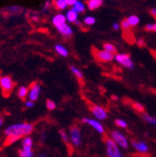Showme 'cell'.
I'll use <instances>...</instances> for the list:
<instances>
[{
	"instance_id": "29",
	"label": "cell",
	"mask_w": 156,
	"mask_h": 157,
	"mask_svg": "<svg viewBox=\"0 0 156 157\" xmlns=\"http://www.w3.org/2000/svg\"><path fill=\"white\" fill-rule=\"evenodd\" d=\"M132 106H133V108L135 109L136 111L140 112V113H144V106L141 105V104H139V103H133L132 104Z\"/></svg>"
},
{
	"instance_id": "22",
	"label": "cell",
	"mask_w": 156,
	"mask_h": 157,
	"mask_svg": "<svg viewBox=\"0 0 156 157\" xmlns=\"http://www.w3.org/2000/svg\"><path fill=\"white\" fill-rule=\"evenodd\" d=\"M127 21L131 25V27H135V26H137L139 24L140 19H139L138 17H136V15H130V17L127 18Z\"/></svg>"
},
{
	"instance_id": "13",
	"label": "cell",
	"mask_w": 156,
	"mask_h": 157,
	"mask_svg": "<svg viewBox=\"0 0 156 157\" xmlns=\"http://www.w3.org/2000/svg\"><path fill=\"white\" fill-rule=\"evenodd\" d=\"M59 32L63 36L65 37H69V36H71L73 35V30L72 28L70 27L69 25L67 24H63V25H61L60 27L57 28Z\"/></svg>"
},
{
	"instance_id": "6",
	"label": "cell",
	"mask_w": 156,
	"mask_h": 157,
	"mask_svg": "<svg viewBox=\"0 0 156 157\" xmlns=\"http://www.w3.org/2000/svg\"><path fill=\"white\" fill-rule=\"evenodd\" d=\"M93 54H94V57L102 62H107V61H111L115 57L114 54L108 52L106 50H97V49H93Z\"/></svg>"
},
{
	"instance_id": "9",
	"label": "cell",
	"mask_w": 156,
	"mask_h": 157,
	"mask_svg": "<svg viewBox=\"0 0 156 157\" xmlns=\"http://www.w3.org/2000/svg\"><path fill=\"white\" fill-rule=\"evenodd\" d=\"M82 122L91 125L93 128H94L97 132L101 133V134H105V128L103 127V124H101L99 121L93 120V119H88V118H83Z\"/></svg>"
},
{
	"instance_id": "32",
	"label": "cell",
	"mask_w": 156,
	"mask_h": 157,
	"mask_svg": "<svg viewBox=\"0 0 156 157\" xmlns=\"http://www.w3.org/2000/svg\"><path fill=\"white\" fill-rule=\"evenodd\" d=\"M34 105H35V103H34L33 101H31V100H29V101H25V105H26V107H28V108L33 107V106H34Z\"/></svg>"
},
{
	"instance_id": "21",
	"label": "cell",
	"mask_w": 156,
	"mask_h": 157,
	"mask_svg": "<svg viewBox=\"0 0 156 157\" xmlns=\"http://www.w3.org/2000/svg\"><path fill=\"white\" fill-rule=\"evenodd\" d=\"M121 28L123 29L124 33H129L131 30V25L128 23L127 19H123L121 22Z\"/></svg>"
},
{
	"instance_id": "14",
	"label": "cell",
	"mask_w": 156,
	"mask_h": 157,
	"mask_svg": "<svg viewBox=\"0 0 156 157\" xmlns=\"http://www.w3.org/2000/svg\"><path fill=\"white\" fill-rule=\"evenodd\" d=\"M22 148L26 151H33V139L30 136H25L22 140Z\"/></svg>"
},
{
	"instance_id": "10",
	"label": "cell",
	"mask_w": 156,
	"mask_h": 157,
	"mask_svg": "<svg viewBox=\"0 0 156 157\" xmlns=\"http://www.w3.org/2000/svg\"><path fill=\"white\" fill-rule=\"evenodd\" d=\"M91 111L98 120H105L107 118V112L105 108L101 107L99 105H92Z\"/></svg>"
},
{
	"instance_id": "1",
	"label": "cell",
	"mask_w": 156,
	"mask_h": 157,
	"mask_svg": "<svg viewBox=\"0 0 156 157\" xmlns=\"http://www.w3.org/2000/svg\"><path fill=\"white\" fill-rule=\"evenodd\" d=\"M33 130H34V125L29 123H21V124H15L10 125L4 131L6 138L4 140L3 146L8 147L12 145L13 143L17 142L19 139L27 135H30L33 132Z\"/></svg>"
},
{
	"instance_id": "19",
	"label": "cell",
	"mask_w": 156,
	"mask_h": 157,
	"mask_svg": "<svg viewBox=\"0 0 156 157\" xmlns=\"http://www.w3.org/2000/svg\"><path fill=\"white\" fill-rule=\"evenodd\" d=\"M55 6H56L58 10H64L68 7V4L66 0H56L55 1Z\"/></svg>"
},
{
	"instance_id": "31",
	"label": "cell",
	"mask_w": 156,
	"mask_h": 157,
	"mask_svg": "<svg viewBox=\"0 0 156 157\" xmlns=\"http://www.w3.org/2000/svg\"><path fill=\"white\" fill-rule=\"evenodd\" d=\"M46 106H47L49 110H54V109L56 108V104L51 100H47V101H46Z\"/></svg>"
},
{
	"instance_id": "5",
	"label": "cell",
	"mask_w": 156,
	"mask_h": 157,
	"mask_svg": "<svg viewBox=\"0 0 156 157\" xmlns=\"http://www.w3.org/2000/svg\"><path fill=\"white\" fill-rule=\"evenodd\" d=\"M70 141L74 147H80L82 145V132L80 128L77 125L70 128Z\"/></svg>"
},
{
	"instance_id": "35",
	"label": "cell",
	"mask_w": 156,
	"mask_h": 157,
	"mask_svg": "<svg viewBox=\"0 0 156 157\" xmlns=\"http://www.w3.org/2000/svg\"><path fill=\"white\" fill-rule=\"evenodd\" d=\"M145 30L146 31H153V24H147L145 27Z\"/></svg>"
},
{
	"instance_id": "41",
	"label": "cell",
	"mask_w": 156,
	"mask_h": 157,
	"mask_svg": "<svg viewBox=\"0 0 156 157\" xmlns=\"http://www.w3.org/2000/svg\"><path fill=\"white\" fill-rule=\"evenodd\" d=\"M75 23H76V25H81V22H80V21H78V20H77Z\"/></svg>"
},
{
	"instance_id": "23",
	"label": "cell",
	"mask_w": 156,
	"mask_h": 157,
	"mask_svg": "<svg viewBox=\"0 0 156 157\" xmlns=\"http://www.w3.org/2000/svg\"><path fill=\"white\" fill-rule=\"evenodd\" d=\"M143 119L149 124H156V117H153V116H150L146 113H143Z\"/></svg>"
},
{
	"instance_id": "42",
	"label": "cell",
	"mask_w": 156,
	"mask_h": 157,
	"mask_svg": "<svg viewBox=\"0 0 156 157\" xmlns=\"http://www.w3.org/2000/svg\"><path fill=\"white\" fill-rule=\"evenodd\" d=\"M38 157H46L45 154H40V155H38Z\"/></svg>"
},
{
	"instance_id": "3",
	"label": "cell",
	"mask_w": 156,
	"mask_h": 157,
	"mask_svg": "<svg viewBox=\"0 0 156 157\" xmlns=\"http://www.w3.org/2000/svg\"><path fill=\"white\" fill-rule=\"evenodd\" d=\"M0 87L2 89L3 95L9 97L14 87V82L9 76H3L0 78Z\"/></svg>"
},
{
	"instance_id": "7",
	"label": "cell",
	"mask_w": 156,
	"mask_h": 157,
	"mask_svg": "<svg viewBox=\"0 0 156 157\" xmlns=\"http://www.w3.org/2000/svg\"><path fill=\"white\" fill-rule=\"evenodd\" d=\"M115 59L117 62H119L120 64H122L123 66L127 67L128 69H133L134 67L133 61L131 60L130 56L127 54H116Z\"/></svg>"
},
{
	"instance_id": "4",
	"label": "cell",
	"mask_w": 156,
	"mask_h": 157,
	"mask_svg": "<svg viewBox=\"0 0 156 157\" xmlns=\"http://www.w3.org/2000/svg\"><path fill=\"white\" fill-rule=\"evenodd\" d=\"M110 136L120 147L124 148V150H127V148H128L127 138L124 136L122 132H120L118 130H112L110 132Z\"/></svg>"
},
{
	"instance_id": "12",
	"label": "cell",
	"mask_w": 156,
	"mask_h": 157,
	"mask_svg": "<svg viewBox=\"0 0 156 157\" xmlns=\"http://www.w3.org/2000/svg\"><path fill=\"white\" fill-rule=\"evenodd\" d=\"M66 17L63 14H61V13H59L57 15H55V17H53L52 19V22H53V24L54 26L56 27V28H59L60 27L61 25H63L65 24V22H66Z\"/></svg>"
},
{
	"instance_id": "37",
	"label": "cell",
	"mask_w": 156,
	"mask_h": 157,
	"mask_svg": "<svg viewBox=\"0 0 156 157\" xmlns=\"http://www.w3.org/2000/svg\"><path fill=\"white\" fill-rule=\"evenodd\" d=\"M138 44H139L140 46H141V47H143V46L145 45V43H144V40H143V39H139V40H138Z\"/></svg>"
},
{
	"instance_id": "20",
	"label": "cell",
	"mask_w": 156,
	"mask_h": 157,
	"mask_svg": "<svg viewBox=\"0 0 156 157\" xmlns=\"http://www.w3.org/2000/svg\"><path fill=\"white\" fill-rule=\"evenodd\" d=\"M73 10L76 11L78 13H82L85 10V8H84L83 3H82L81 1H77L75 5L73 6Z\"/></svg>"
},
{
	"instance_id": "28",
	"label": "cell",
	"mask_w": 156,
	"mask_h": 157,
	"mask_svg": "<svg viewBox=\"0 0 156 157\" xmlns=\"http://www.w3.org/2000/svg\"><path fill=\"white\" fill-rule=\"evenodd\" d=\"M115 124H116L117 127L122 128H126L127 127V122H126V121H124V120H122V119H117V120L115 121Z\"/></svg>"
},
{
	"instance_id": "33",
	"label": "cell",
	"mask_w": 156,
	"mask_h": 157,
	"mask_svg": "<svg viewBox=\"0 0 156 157\" xmlns=\"http://www.w3.org/2000/svg\"><path fill=\"white\" fill-rule=\"evenodd\" d=\"M77 1H78V0H66L68 6H74Z\"/></svg>"
},
{
	"instance_id": "34",
	"label": "cell",
	"mask_w": 156,
	"mask_h": 157,
	"mask_svg": "<svg viewBox=\"0 0 156 157\" xmlns=\"http://www.w3.org/2000/svg\"><path fill=\"white\" fill-rule=\"evenodd\" d=\"M120 27H121V25L118 24V23H113V25H112V28H113V30H115V31H118V30L120 29Z\"/></svg>"
},
{
	"instance_id": "27",
	"label": "cell",
	"mask_w": 156,
	"mask_h": 157,
	"mask_svg": "<svg viewBox=\"0 0 156 157\" xmlns=\"http://www.w3.org/2000/svg\"><path fill=\"white\" fill-rule=\"evenodd\" d=\"M59 135H60L62 141H63V142H64L66 145H68V144H69V136H68V134H67V132H66L64 129H60V130H59Z\"/></svg>"
},
{
	"instance_id": "25",
	"label": "cell",
	"mask_w": 156,
	"mask_h": 157,
	"mask_svg": "<svg viewBox=\"0 0 156 157\" xmlns=\"http://www.w3.org/2000/svg\"><path fill=\"white\" fill-rule=\"evenodd\" d=\"M103 47H104V49H105V50H106V51H108V52H110V53H112V54H114V55H116V53H117L116 47H115L113 44H111V43H105Z\"/></svg>"
},
{
	"instance_id": "36",
	"label": "cell",
	"mask_w": 156,
	"mask_h": 157,
	"mask_svg": "<svg viewBox=\"0 0 156 157\" xmlns=\"http://www.w3.org/2000/svg\"><path fill=\"white\" fill-rule=\"evenodd\" d=\"M150 14L156 17V8H152V9H150Z\"/></svg>"
},
{
	"instance_id": "38",
	"label": "cell",
	"mask_w": 156,
	"mask_h": 157,
	"mask_svg": "<svg viewBox=\"0 0 156 157\" xmlns=\"http://www.w3.org/2000/svg\"><path fill=\"white\" fill-rule=\"evenodd\" d=\"M3 124H4V118L2 116H0V127H2Z\"/></svg>"
},
{
	"instance_id": "39",
	"label": "cell",
	"mask_w": 156,
	"mask_h": 157,
	"mask_svg": "<svg viewBox=\"0 0 156 157\" xmlns=\"http://www.w3.org/2000/svg\"><path fill=\"white\" fill-rule=\"evenodd\" d=\"M136 157H149V156L146 155V153H140V155H138Z\"/></svg>"
},
{
	"instance_id": "18",
	"label": "cell",
	"mask_w": 156,
	"mask_h": 157,
	"mask_svg": "<svg viewBox=\"0 0 156 157\" xmlns=\"http://www.w3.org/2000/svg\"><path fill=\"white\" fill-rule=\"evenodd\" d=\"M55 49H56V52L59 55H60V56H62V57H67L68 56V51H67V49L65 48L64 46L57 44L56 46H55Z\"/></svg>"
},
{
	"instance_id": "26",
	"label": "cell",
	"mask_w": 156,
	"mask_h": 157,
	"mask_svg": "<svg viewBox=\"0 0 156 157\" xmlns=\"http://www.w3.org/2000/svg\"><path fill=\"white\" fill-rule=\"evenodd\" d=\"M70 69H71V71H72V73L79 78V80H82L83 78V75H82V73L81 72V70H79L77 67H75V66H71L70 67Z\"/></svg>"
},
{
	"instance_id": "11",
	"label": "cell",
	"mask_w": 156,
	"mask_h": 157,
	"mask_svg": "<svg viewBox=\"0 0 156 157\" xmlns=\"http://www.w3.org/2000/svg\"><path fill=\"white\" fill-rule=\"evenodd\" d=\"M131 144H132V147H133L139 153H147V152H149L150 147L145 142H143V141L133 140L131 142Z\"/></svg>"
},
{
	"instance_id": "8",
	"label": "cell",
	"mask_w": 156,
	"mask_h": 157,
	"mask_svg": "<svg viewBox=\"0 0 156 157\" xmlns=\"http://www.w3.org/2000/svg\"><path fill=\"white\" fill-rule=\"evenodd\" d=\"M40 90H41V87H40V84L38 82H33L31 84V87H30V90H29V94H28V97H29V100L31 101H36L40 97Z\"/></svg>"
},
{
	"instance_id": "15",
	"label": "cell",
	"mask_w": 156,
	"mask_h": 157,
	"mask_svg": "<svg viewBox=\"0 0 156 157\" xmlns=\"http://www.w3.org/2000/svg\"><path fill=\"white\" fill-rule=\"evenodd\" d=\"M103 0H88V1L86 2L87 4V7L88 9L91 10V11H94L96 9H98V8H100L101 6L103 5Z\"/></svg>"
},
{
	"instance_id": "2",
	"label": "cell",
	"mask_w": 156,
	"mask_h": 157,
	"mask_svg": "<svg viewBox=\"0 0 156 157\" xmlns=\"http://www.w3.org/2000/svg\"><path fill=\"white\" fill-rule=\"evenodd\" d=\"M119 147H120L117 145V143L112 138L105 139V148L107 157H124Z\"/></svg>"
},
{
	"instance_id": "40",
	"label": "cell",
	"mask_w": 156,
	"mask_h": 157,
	"mask_svg": "<svg viewBox=\"0 0 156 157\" xmlns=\"http://www.w3.org/2000/svg\"><path fill=\"white\" fill-rule=\"evenodd\" d=\"M153 31H154V32H156V23H155V24H153Z\"/></svg>"
},
{
	"instance_id": "24",
	"label": "cell",
	"mask_w": 156,
	"mask_h": 157,
	"mask_svg": "<svg viewBox=\"0 0 156 157\" xmlns=\"http://www.w3.org/2000/svg\"><path fill=\"white\" fill-rule=\"evenodd\" d=\"M18 155L19 157H33L34 156V152L33 151H26V150H21L18 151Z\"/></svg>"
},
{
	"instance_id": "16",
	"label": "cell",
	"mask_w": 156,
	"mask_h": 157,
	"mask_svg": "<svg viewBox=\"0 0 156 157\" xmlns=\"http://www.w3.org/2000/svg\"><path fill=\"white\" fill-rule=\"evenodd\" d=\"M78 14H79V13L72 9V10H70V11L67 12L65 17H66V19L69 22H76L78 20Z\"/></svg>"
},
{
	"instance_id": "17",
	"label": "cell",
	"mask_w": 156,
	"mask_h": 157,
	"mask_svg": "<svg viewBox=\"0 0 156 157\" xmlns=\"http://www.w3.org/2000/svg\"><path fill=\"white\" fill-rule=\"evenodd\" d=\"M28 94H29V89L26 86H20L17 90V95L21 100H25V98L28 96Z\"/></svg>"
},
{
	"instance_id": "30",
	"label": "cell",
	"mask_w": 156,
	"mask_h": 157,
	"mask_svg": "<svg viewBox=\"0 0 156 157\" xmlns=\"http://www.w3.org/2000/svg\"><path fill=\"white\" fill-rule=\"evenodd\" d=\"M95 22H96V19L93 17H87L84 18V23L86 25H93Z\"/></svg>"
}]
</instances>
